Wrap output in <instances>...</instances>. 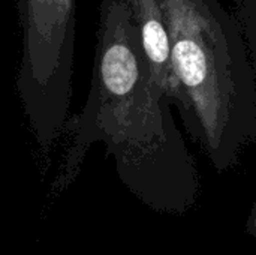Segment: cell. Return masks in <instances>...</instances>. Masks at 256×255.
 <instances>
[{"mask_svg":"<svg viewBox=\"0 0 256 255\" xmlns=\"http://www.w3.org/2000/svg\"><path fill=\"white\" fill-rule=\"evenodd\" d=\"M21 59L15 87L42 152L63 135L72 99L75 0H16Z\"/></svg>","mask_w":256,"mask_h":255,"instance_id":"obj_3","label":"cell"},{"mask_svg":"<svg viewBox=\"0 0 256 255\" xmlns=\"http://www.w3.org/2000/svg\"><path fill=\"white\" fill-rule=\"evenodd\" d=\"M248 233L256 237V204L254 210H252V213H250L249 222H248Z\"/></svg>","mask_w":256,"mask_h":255,"instance_id":"obj_6","label":"cell"},{"mask_svg":"<svg viewBox=\"0 0 256 255\" xmlns=\"http://www.w3.org/2000/svg\"><path fill=\"white\" fill-rule=\"evenodd\" d=\"M236 17L238 20L256 77V0H238Z\"/></svg>","mask_w":256,"mask_h":255,"instance_id":"obj_5","label":"cell"},{"mask_svg":"<svg viewBox=\"0 0 256 255\" xmlns=\"http://www.w3.org/2000/svg\"><path fill=\"white\" fill-rule=\"evenodd\" d=\"M177 107L222 173L256 143V77L236 14L220 0H160Z\"/></svg>","mask_w":256,"mask_h":255,"instance_id":"obj_2","label":"cell"},{"mask_svg":"<svg viewBox=\"0 0 256 255\" xmlns=\"http://www.w3.org/2000/svg\"><path fill=\"white\" fill-rule=\"evenodd\" d=\"M129 6L152 77L172 104L176 80L171 66L170 36L160 0H129Z\"/></svg>","mask_w":256,"mask_h":255,"instance_id":"obj_4","label":"cell"},{"mask_svg":"<svg viewBox=\"0 0 256 255\" xmlns=\"http://www.w3.org/2000/svg\"><path fill=\"white\" fill-rule=\"evenodd\" d=\"M171 107L152 77L129 0H100L90 92L63 131L69 143L62 183L104 143L140 198L160 210H188L200 195V174Z\"/></svg>","mask_w":256,"mask_h":255,"instance_id":"obj_1","label":"cell"}]
</instances>
